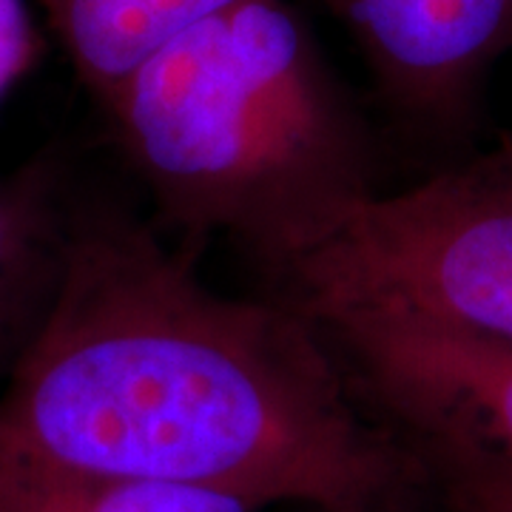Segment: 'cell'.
<instances>
[{
    "label": "cell",
    "instance_id": "cell-1",
    "mask_svg": "<svg viewBox=\"0 0 512 512\" xmlns=\"http://www.w3.org/2000/svg\"><path fill=\"white\" fill-rule=\"evenodd\" d=\"M123 478L259 507L410 512L416 464L316 322L214 291L120 205L72 202L55 282L0 387V487Z\"/></svg>",
    "mask_w": 512,
    "mask_h": 512
},
{
    "label": "cell",
    "instance_id": "cell-2",
    "mask_svg": "<svg viewBox=\"0 0 512 512\" xmlns=\"http://www.w3.org/2000/svg\"><path fill=\"white\" fill-rule=\"evenodd\" d=\"M160 220L271 279L379 194L359 111L285 0H237L100 103Z\"/></svg>",
    "mask_w": 512,
    "mask_h": 512
},
{
    "label": "cell",
    "instance_id": "cell-3",
    "mask_svg": "<svg viewBox=\"0 0 512 512\" xmlns=\"http://www.w3.org/2000/svg\"><path fill=\"white\" fill-rule=\"evenodd\" d=\"M271 285L296 311L390 305L512 348V134L379 191Z\"/></svg>",
    "mask_w": 512,
    "mask_h": 512
},
{
    "label": "cell",
    "instance_id": "cell-4",
    "mask_svg": "<svg viewBox=\"0 0 512 512\" xmlns=\"http://www.w3.org/2000/svg\"><path fill=\"white\" fill-rule=\"evenodd\" d=\"M356 402L416 464L512 478V348L390 305L299 311Z\"/></svg>",
    "mask_w": 512,
    "mask_h": 512
},
{
    "label": "cell",
    "instance_id": "cell-5",
    "mask_svg": "<svg viewBox=\"0 0 512 512\" xmlns=\"http://www.w3.org/2000/svg\"><path fill=\"white\" fill-rule=\"evenodd\" d=\"M356 40L376 92L421 131H456L512 49V0H319Z\"/></svg>",
    "mask_w": 512,
    "mask_h": 512
},
{
    "label": "cell",
    "instance_id": "cell-6",
    "mask_svg": "<svg viewBox=\"0 0 512 512\" xmlns=\"http://www.w3.org/2000/svg\"><path fill=\"white\" fill-rule=\"evenodd\" d=\"M100 106L148 57L237 0H35Z\"/></svg>",
    "mask_w": 512,
    "mask_h": 512
},
{
    "label": "cell",
    "instance_id": "cell-7",
    "mask_svg": "<svg viewBox=\"0 0 512 512\" xmlns=\"http://www.w3.org/2000/svg\"><path fill=\"white\" fill-rule=\"evenodd\" d=\"M72 202L52 163L0 177V339H26L60 262Z\"/></svg>",
    "mask_w": 512,
    "mask_h": 512
},
{
    "label": "cell",
    "instance_id": "cell-8",
    "mask_svg": "<svg viewBox=\"0 0 512 512\" xmlns=\"http://www.w3.org/2000/svg\"><path fill=\"white\" fill-rule=\"evenodd\" d=\"M251 498L123 478H40L0 487V512H262Z\"/></svg>",
    "mask_w": 512,
    "mask_h": 512
},
{
    "label": "cell",
    "instance_id": "cell-9",
    "mask_svg": "<svg viewBox=\"0 0 512 512\" xmlns=\"http://www.w3.org/2000/svg\"><path fill=\"white\" fill-rule=\"evenodd\" d=\"M424 490L447 512H512V478L478 470H430Z\"/></svg>",
    "mask_w": 512,
    "mask_h": 512
},
{
    "label": "cell",
    "instance_id": "cell-10",
    "mask_svg": "<svg viewBox=\"0 0 512 512\" xmlns=\"http://www.w3.org/2000/svg\"><path fill=\"white\" fill-rule=\"evenodd\" d=\"M43 40L29 0H0V109L40 60Z\"/></svg>",
    "mask_w": 512,
    "mask_h": 512
}]
</instances>
